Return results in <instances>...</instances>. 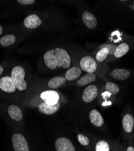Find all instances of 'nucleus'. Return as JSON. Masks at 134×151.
I'll use <instances>...</instances> for the list:
<instances>
[{"label":"nucleus","instance_id":"nucleus-1","mask_svg":"<svg viewBox=\"0 0 134 151\" xmlns=\"http://www.w3.org/2000/svg\"><path fill=\"white\" fill-rule=\"evenodd\" d=\"M25 70L21 66H16L11 70V78L13 80L16 89L24 91L27 88V84L25 81Z\"/></svg>","mask_w":134,"mask_h":151},{"label":"nucleus","instance_id":"nucleus-2","mask_svg":"<svg viewBox=\"0 0 134 151\" xmlns=\"http://www.w3.org/2000/svg\"><path fill=\"white\" fill-rule=\"evenodd\" d=\"M54 54L58 67H62L64 69L70 68L71 66V58L67 50L62 48H57L54 50Z\"/></svg>","mask_w":134,"mask_h":151},{"label":"nucleus","instance_id":"nucleus-3","mask_svg":"<svg viewBox=\"0 0 134 151\" xmlns=\"http://www.w3.org/2000/svg\"><path fill=\"white\" fill-rule=\"evenodd\" d=\"M11 142L15 151H30L26 138L21 134H14L12 136Z\"/></svg>","mask_w":134,"mask_h":151},{"label":"nucleus","instance_id":"nucleus-4","mask_svg":"<svg viewBox=\"0 0 134 151\" xmlns=\"http://www.w3.org/2000/svg\"><path fill=\"white\" fill-rule=\"evenodd\" d=\"M80 68L87 73H94L97 68L96 60L90 56L83 57L80 61Z\"/></svg>","mask_w":134,"mask_h":151},{"label":"nucleus","instance_id":"nucleus-5","mask_svg":"<svg viewBox=\"0 0 134 151\" xmlns=\"http://www.w3.org/2000/svg\"><path fill=\"white\" fill-rule=\"evenodd\" d=\"M56 151H76L75 147L67 137H59L55 142Z\"/></svg>","mask_w":134,"mask_h":151},{"label":"nucleus","instance_id":"nucleus-6","mask_svg":"<svg viewBox=\"0 0 134 151\" xmlns=\"http://www.w3.org/2000/svg\"><path fill=\"white\" fill-rule=\"evenodd\" d=\"M98 88L94 85H90L87 86L82 94V100L85 102L90 103L95 100L98 95Z\"/></svg>","mask_w":134,"mask_h":151},{"label":"nucleus","instance_id":"nucleus-7","mask_svg":"<svg viewBox=\"0 0 134 151\" xmlns=\"http://www.w3.org/2000/svg\"><path fill=\"white\" fill-rule=\"evenodd\" d=\"M41 98L44 102L48 105H53L59 102V94L53 90H48L42 92L41 94Z\"/></svg>","mask_w":134,"mask_h":151},{"label":"nucleus","instance_id":"nucleus-8","mask_svg":"<svg viewBox=\"0 0 134 151\" xmlns=\"http://www.w3.org/2000/svg\"><path fill=\"white\" fill-rule=\"evenodd\" d=\"M0 89L6 93H14L16 88L10 76H4L0 79Z\"/></svg>","mask_w":134,"mask_h":151},{"label":"nucleus","instance_id":"nucleus-9","mask_svg":"<svg viewBox=\"0 0 134 151\" xmlns=\"http://www.w3.org/2000/svg\"><path fill=\"white\" fill-rule=\"evenodd\" d=\"M42 21L37 15L32 14L26 18L24 21V26L29 29H34L39 27Z\"/></svg>","mask_w":134,"mask_h":151},{"label":"nucleus","instance_id":"nucleus-10","mask_svg":"<svg viewBox=\"0 0 134 151\" xmlns=\"http://www.w3.org/2000/svg\"><path fill=\"white\" fill-rule=\"evenodd\" d=\"M82 21L87 28L89 29H94L97 25V20L96 17L90 11H85L82 16Z\"/></svg>","mask_w":134,"mask_h":151},{"label":"nucleus","instance_id":"nucleus-11","mask_svg":"<svg viewBox=\"0 0 134 151\" xmlns=\"http://www.w3.org/2000/svg\"><path fill=\"white\" fill-rule=\"evenodd\" d=\"M44 59L46 66L50 70H55L57 67V60L54 50H49L44 55Z\"/></svg>","mask_w":134,"mask_h":151},{"label":"nucleus","instance_id":"nucleus-12","mask_svg":"<svg viewBox=\"0 0 134 151\" xmlns=\"http://www.w3.org/2000/svg\"><path fill=\"white\" fill-rule=\"evenodd\" d=\"M60 108V104L58 102L53 105H48L45 102H42L38 106L39 111L45 115H52L57 112Z\"/></svg>","mask_w":134,"mask_h":151},{"label":"nucleus","instance_id":"nucleus-13","mask_svg":"<svg viewBox=\"0 0 134 151\" xmlns=\"http://www.w3.org/2000/svg\"><path fill=\"white\" fill-rule=\"evenodd\" d=\"M89 117L91 123L96 127H101L104 124V119L102 114L97 109H92L90 111Z\"/></svg>","mask_w":134,"mask_h":151},{"label":"nucleus","instance_id":"nucleus-14","mask_svg":"<svg viewBox=\"0 0 134 151\" xmlns=\"http://www.w3.org/2000/svg\"><path fill=\"white\" fill-rule=\"evenodd\" d=\"M122 126L126 132L130 134L133 132L134 129V117L130 113H127L124 116L122 120Z\"/></svg>","mask_w":134,"mask_h":151},{"label":"nucleus","instance_id":"nucleus-15","mask_svg":"<svg viewBox=\"0 0 134 151\" xmlns=\"http://www.w3.org/2000/svg\"><path fill=\"white\" fill-rule=\"evenodd\" d=\"M7 112L10 118L16 122H20L23 118V114L21 109L16 105H10L7 108Z\"/></svg>","mask_w":134,"mask_h":151},{"label":"nucleus","instance_id":"nucleus-16","mask_svg":"<svg viewBox=\"0 0 134 151\" xmlns=\"http://www.w3.org/2000/svg\"><path fill=\"white\" fill-rule=\"evenodd\" d=\"M82 74V69L79 67H72L65 73V78L67 81H72L77 79Z\"/></svg>","mask_w":134,"mask_h":151},{"label":"nucleus","instance_id":"nucleus-17","mask_svg":"<svg viewBox=\"0 0 134 151\" xmlns=\"http://www.w3.org/2000/svg\"><path fill=\"white\" fill-rule=\"evenodd\" d=\"M112 76L115 79L124 81L128 79L130 77V72L127 69L117 68L113 71Z\"/></svg>","mask_w":134,"mask_h":151},{"label":"nucleus","instance_id":"nucleus-18","mask_svg":"<svg viewBox=\"0 0 134 151\" xmlns=\"http://www.w3.org/2000/svg\"><path fill=\"white\" fill-rule=\"evenodd\" d=\"M96 79V74L94 73H87L77 81L76 85L78 86H83L94 82Z\"/></svg>","mask_w":134,"mask_h":151},{"label":"nucleus","instance_id":"nucleus-19","mask_svg":"<svg viewBox=\"0 0 134 151\" xmlns=\"http://www.w3.org/2000/svg\"><path fill=\"white\" fill-rule=\"evenodd\" d=\"M67 80L65 77L63 76H56L54 78H52L49 82L48 83V86L50 88L52 89H55L59 88L63 85L65 82Z\"/></svg>","mask_w":134,"mask_h":151},{"label":"nucleus","instance_id":"nucleus-20","mask_svg":"<svg viewBox=\"0 0 134 151\" xmlns=\"http://www.w3.org/2000/svg\"><path fill=\"white\" fill-rule=\"evenodd\" d=\"M129 50L130 47L129 44L126 42H123L117 47L114 55L116 58H120L127 54Z\"/></svg>","mask_w":134,"mask_h":151},{"label":"nucleus","instance_id":"nucleus-21","mask_svg":"<svg viewBox=\"0 0 134 151\" xmlns=\"http://www.w3.org/2000/svg\"><path fill=\"white\" fill-rule=\"evenodd\" d=\"M16 41V37L14 35L7 34L3 36L0 39V44L3 47H9L11 45Z\"/></svg>","mask_w":134,"mask_h":151},{"label":"nucleus","instance_id":"nucleus-22","mask_svg":"<svg viewBox=\"0 0 134 151\" xmlns=\"http://www.w3.org/2000/svg\"><path fill=\"white\" fill-rule=\"evenodd\" d=\"M106 90L113 95H115L120 91V88L118 86L112 82H108L105 85Z\"/></svg>","mask_w":134,"mask_h":151},{"label":"nucleus","instance_id":"nucleus-23","mask_svg":"<svg viewBox=\"0 0 134 151\" xmlns=\"http://www.w3.org/2000/svg\"><path fill=\"white\" fill-rule=\"evenodd\" d=\"M109 55V50L106 48H103L100 49L99 51L95 55V59L97 62H101L104 61Z\"/></svg>","mask_w":134,"mask_h":151},{"label":"nucleus","instance_id":"nucleus-24","mask_svg":"<svg viewBox=\"0 0 134 151\" xmlns=\"http://www.w3.org/2000/svg\"><path fill=\"white\" fill-rule=\"evenodd\" d=\"M95 151H110V146L105 140H100L97 143L95 147Z\"/></svg>","mask_w":134,"mask_h":151},{"label":"nucleus","instance_id":"nucleus-25","mask_svg":"<svg viewBox=\"0 0 134 151\" xmlns=\"http://www.w3.org/2000/svg\"><path fill=\"white\" fill-rule=\"evenodd\" d=\"M77 140H78L79 143L82 146H87L90 144L89 138L87 136L84 135L83 134H78Z\"/></svg>","mask_w":134,"mask_h":151},{"label":"nucleus","instance_id":"nucleus-26","mask_svg":"<svg viewBox=\"0 0 134 151\" xmlns=\"http://www.w3.org/2000/svg\"><path fill=\"white\" fill-rule=\"evenodd\" d=\"M117 45L114 44H103L100 46V49L103 48H106L109 50V55H114L115 49Z\"/></svg>","mask_w":134,"mask_h":151},{"label":"nucleus","instance_id":"nucleus-27","mask_svg":"<svg viewBox=\"0 0 134 151\" xmlns=\"http://www.w3.org/2000/svg\"><path fill=\"white\" fill-rule=\"evenodd\" d=\"M17 2L21 5H30L35 3L34 0H18Z\"/></svg>","mask_w":134,"mask_h":151},{"label":"nucleus","instance_id":"nucleus-28","mask_svg":"<svg viewBox=\"0 0 134 151\" xmlns=\"http://www.w3.org/2000/svg\"><path fill=\"white\" fill-rule=\"evenodd\" d=\"M126 151H134V146L132 145L129 146L126 149Z\"/></svg>","mask_w":134,"mask_h":151},{"label":"nucleus","instance_id":"nucleus-29","mask_svg":"<svg viewBox=\"0 0 134 151\" xmlns=\"http://www.w3.org/2000/svg\"><path fill=\"white\" fill-rule=\"evenodd\" d=\"M3 70H4L3 67L1 65H0V76H1V75L2 74V73H3Z\"/></svg>","mask_w":134,"mask_h":151},{"label":"nucleus","instance_id":"nucleus-30","mask_svg":"<svg viewBox=\"0 0 134 151\" xmlns=\"http://www.w3.org/2000/svg\"><path fill=\"white\" fill-rule=\"evenodd\" d=\"M3 29L2 27L1 26H0V35H1L3 33Z\"/></svg>","mask_w":134,"mask_h":151},{"label":"nucleus","instance_id":"nucleus-31","mask_svg":"<svg viewBox=\"0 0 134 151\" xmlns=\"http://www.w3.org/2000/svg\"><path fill=\"white\" fill-rule=\"evenodd\" d=\"M130 7H131V8H132V9H133V10H134V1H133V5H132V6H130Z\"/></svg>","mask_w":134,"mask_h":151}]
</instances>
